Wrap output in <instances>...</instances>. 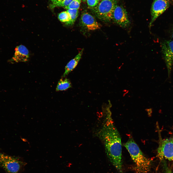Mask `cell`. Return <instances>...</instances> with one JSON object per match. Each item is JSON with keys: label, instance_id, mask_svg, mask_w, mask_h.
<instances>
[{"label": "cell", "instance_id": "6da1fadb", "mask_svg": "<svg viewBox=\"0 0 173 173\" xmlns=\"http://www.w3.org/2000/svg\"><path fill=\"white\" fill-rule=\"evenodd\" d=\"M110 107L106 110L105 120L98 132L103 141L107 156L113 165L120 173L122 172V146L119 133L115 127Z\"/></svg>", "mask_w": 173, "mask_h": 173}, {"label": "cell", "instance_id": "7a4b0ae2", "mask_svg": "<svg viewBox=\"0 0 173 173\" xmlns=\"http://www.w3.org/2000/svg\"><path fill=\"white\" fill-rule=\"evenodd\" d=\"M124 145L135 164L136 173H148L151 161L144 155L133 139L131 137L129 138Z\"/></svg>", "mask_w": 173, "mask_h": 173}, {"label": "cell", "instance_id": "3957f363", "mask_svg": "<svg viewBox=\"0 0 173 173\" xmlns=\"http://www.w3.org/2000/svg\"><path fill=\"white\" fill-rule=\"evenodd\" d=\"M117 2V0H102L92 9L100 20L109 22L112 20L113 12Z\"/></svg>", "mask_w": 173, "mask_h": 173}, {"label": "cell", "instance_id": "277c9868", "mask_svg": "<svg viewBox=\"0 0 173 173\" xmlns=\"http://www.w3.org/2000/svg\"><path fill=\"white\" fill-rule=\"evenodd\" d=\"M26 164L17 158L0 153V166L8 173H18Z\"/></svg>", "mask_w": 173, "mask_h": 173}, {"label": "cell", "instance_id": "5b68a950", "mask_svg": "<svg viewBox=\"0 0 173 173\" xmlns=\"http://www.w3.org/2000/svg\"><path fill=\"white\" fill-rule=\"evenodd\" d=\"M157 154L161 160L173 161V137L164 139L160 138Z\"/></svg>", "mask_w": 173, "mask_h": 173}, {"label": "cell", "instance_id": "8992f818", "mask_svg": "<svg viewBox=\"0 0 173 173\" xmlns=\"http://www.w3.org/2000/svg\"><path fill=\"white\" fill-rule=\"evenodd\" d=\"M162 53L169 77L173 66V40L164 41L161 44Z\"/></svg>", "mask_w": 173, "mask_h": 173}, {"label": "cell", "instance_id": "52a82bcc", "mask_svg": "<svg viewBox=\"0 0 173 173\" xmlns=\"http://www.w3.org/2000/svg\"><path fill=\"white\" fill-rule=\"evenodd\" d=\"M112 20L117 25L124 28L129 26L130 22L127 12L122 6L117 5L112 14Z\"/></svg>", "mask_w": 173, "mask_h": 173}, {"label": "cell", "instance_id": "ba28073f", "mask_svg": "<svg viewBox=\"0 0 173 173\" xmlns=\"http://www.w3.org/2000/svg\"><path fill=\"white\" fill-rule=\"evenodd\" d=\"M169 6V1L168 0H154L151 10V19L149 25L150 28L157 18L166 11Z\"/></svg>", "mask_w": 173, "mask_h": 173}, {"label": "cell", "instance_id": "9c48e42d", "mask_svg": "<svg viewBox=\"0 0 173 173\" xmlns=\"http://www.w3.org/2000/svg\"><path fill=\"white\" fill-rule=\"evenodd\" d=\"M80 22L83 27L89 31L99 29L101 27V25L97 22L95 18L86 11L82 13Z\"/></svg>", "mask_w": 173, "mask_h": 173}, {"label": "cell", "instance_id": "30bf717a", "mask_svg": "<svg viewBox=\"0 0 173 173\" xmlns=\"http://www.w3.org/2000/svg\"><path fill=\"white\" fill-rule=\"evenodd\" d=\"M14 54L12 60L14 62H25L27 61L29 58V52L26 48L25 46L20 45L15 48Z\"/></svg>", "mask_w": 173, "mask_h": 173}, {"label": "cell", "instance_id": "8fae6325", "mask_svg": "<svg viewBox=\"0 0 173 173\" xmlns=\"http://www.w3.org/2000/svg\"><path fill=\"white\" fill-rule=\"evenodd\" d=\"M83 50L82 49L74 58L67 63L65 67V72L62 77H64L76 67L81 58Z\"/></svg>", "mask_w": 173, "mask_h": 173}, {"label": "cell", "instance_id": "7c38bea8", "mask_svg": "<svg viewBox=\"0 0 173 173\" xmlns=\"http://www.w3.org/2000/svg\"><path fill=\"white\" fill-rule=\"evenodd\" d=\"M71 87V84L69 80L66 78H62L58 81L56 88V91L65 90Z\"/></svg>", "mask_w": 173, "mask_h": 173}, {"label": "cell", "instance_id": "4fadbf2b", "mask_svg": "<svg viewBox=\"0 0 173 173\" xmlns=\"http://www.w3.org/2000/svg\"><path fill=\"white\" fill-rule=\"evenodd\" d=\"M58 18L60 21L64 23L66 25H71L70 18L69 14L67 11L62 12L59 13Z\"/></svg>", "mask_w": 173, "mask_h": 173}, {"label": "cell", "instance_id": "5bb4252c", "mask_svg": "<svg viewBox=\"0 0 173 173\" xmlns=\"http://www.w3.org/2000/svg\"><path fill=\"white\" fill-rule=\"evenodd\" d=\"M67 11L69 14L71 20V25L74 24L78 16V9H69Z\"/></svg>", "mask_w": 173, "mask_h": 173}, {"label": "cell", "instance_id": "9a60e30c", "mask_svg": "<svg viewBox=\"0 0 173 173\" xmlns=\"http://www.w3.org/2000/svg\"><path fill=\"white\" fill-rule=\"evenodd\" d=\"M73 0H62L56 3L51 4L50 7L52 9L56 7H64L68 6Z\"/></svg>", "mask_w": 173, "mask_h": 173}, {"label": "cell", "instance_id": "2e32d148", "mask_svg": "<svg viewBox=\"0 0 173 173\" xmlns=\"http://www.w3.org/2000/svg\"><path fill=\"white\" fill-rule=\"evenodd\" d=\"M82 0H73L67 6L64 7L65 9H78L79 8Z\"/></svg>", "mask_w": 173, "mask_h": 173}, {"label": "cell", "instance_id": "e0dca14e", "mask_svg": "<svg viewBox=\"0 0 173 173\" xmlns=\"http://www.w3.org/2000/svg\"><path fill=\"white\" fill-rule=\"evenodd\" d=\"M88 6L90 8L96 6L99 2V0H86Z\"/></svg>", "mask_w": 173, "mask_h": 173}, {"label": "cell", "instance_id": "ac0fdd59", "mask_svg": "<svg viewBox=\"0 0 173 173\" xmlns=\"http://www.w3.org/2000/svg\"><path fill=\"white\" fill-rule=\"evenodd\" d=\"M62 0H51V4H53L58 1H59Z\"/></svg>", "mask_w": 173, "mask_h": 173}, {"label": "cell", "instance_id": "d6986e66", "mask_svg": "<svg viewBox=\"0 0 173 173\" xmlns=\"http://www.w3.org/2000/svg\"><path fill=\"white\" fill-rule=\"evenodd\" d=\"M171 35L172 38L173 39V27L171 30Z\"/></svg>", "mask_w": 173, "mask_h": 173}, {"label": "cell", "instance_id": "ffe728a7", "mask_svg": "<svg viewBox=\"0 0 173 173\" xmlns=\"http://www.w3.org/2000/svg\"><path fill=\"white\" fill-rule=\"evenodd\" d=\"M167 173H171V172L170 171H168Z\"/></svg>", "mask_w": 173, "mask_h": 173}, {"label": "cell", "instance_id": "44dd1931", "mask_svg": "<svg viewBox=\"0 0 173 173\" xmlns=\"http://www.w3.org/2000/svg\"><path fill=\"white\" fill-rule=\"evenodd\" d=\"M82 0L83 2H85L86 1V0Z\"/></svg>", "mask_w": 173, "mask_h": 173}, {"label": "cell", "instance_id": "7402d4cb", "mask_svg": "<svg viewBox=\"0 0 173 173\" xmlns=\"http://www.w3.org/2000/svg\"><path fill=\"white\" fill-rule=\"evenodd\" d=\"M168 0L169 1V0Z\"/></svg>", "mask_w": 173, "mask_h": 173}]
</instances>
